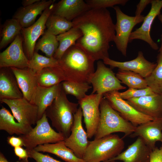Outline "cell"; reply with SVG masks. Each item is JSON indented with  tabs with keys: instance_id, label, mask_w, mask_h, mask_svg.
I'll use <instances>...</instances> for the list:
<instances>
[{
	"instance_id": "cell-1",
	"label": "cell",
	"mask_w": 162,
	"mask_h": 162,
	"mask_svg": "<svg viewBox=\"0 0 162 162\" xmlns=\"http://www.w3.org/2000/svg\"><path fill=\"white\" fill-rule=\"evenodd\" d=\"M82 35L76 44L94 61L109 58L110 44L116 34L115 24L106 8H92L72 21Z\"/></svg>"
},
{
	"instance_id": "cell-2",
	"label": "cell",
	"mask_w": 162,
	"mask_h": 162,
	"mask_svg": "<svg viewBox=\"0 0 162 162\" xmlns=\"http://www.w3.org/2000/svg\"><path fill=\"white\" fill-rule=\"evenodd\" d=\"M94 61L76 44L58 60V67L63 71L66 81L90 84V78L95 72Z\"/></svg>"
},
{
	"instance_id": "cell-3",
	"label": "cell",
	"mask_w": 162,
	"mask_h": 162,
	"mask_svg": "<svg viewBox=\"0 0 162 162\" xmlns=\"http://www.w3.org/2000/svg\"><path fill=\"white\" fill-rule=\"evenodd\" d=\"M79 105L78 103L70 101L62 89L60 94L45 112L52 126L66 138L70 134L74 121V115L78 110Z\"/></svg>"
},
{
	"instance_id": "cell-4",
	"label": "cell",
	"mask_w": 162,
	"mask_h": 162,
	"mask_svg": "<svg viewBox=\"0 0 162 162\" xmlns=\"http://www.w3.org/2000/svg\"><path fill=\"white\" fill-rule=\"evenodd\" d=\"M100 119L94 139H98L115 132L129 136L135 130L136 127L125 119L113 109L108 101L104 97L100 103Z\"/></svg>"
},
{
	"instance_id": "cell-5",
	"label": "cell",
	"mask_w": 162,
	"mask_h": 162,
	"mask_svg": "<svg viewBox=\"0 0 162 162\" xmlns=\"http://www.w3.org/2000/svg\"><path fill=\"white\" fill-rule=\"evenodd\" d=\"M123 138L110 134L89 141L83 159L85 162H107L120 154L124 148Z\"/></svg>"
},
{
	"instance_id": "cell-6",
	"label": "cell",
	"mask_w": 162,
	"mask_h": 162,
	"mask_svg": "<svg viewBox=\"0 0 162 162\" xmlns=\"http://www.w3.org/2000/svg\"><path fill=\"white\" fill-rule=\"evenodd\" d=\"M23 140L27 150L47 143H54L66 138L62 133L56 131L51 127L45 112L38 120L36 125L26 134L19 136Z\"/></svg>"
},
{
	"instance_id": "cell-7",
	"label": "cell",
	"mask_w": 162,
	"mask_h": 162,
	"mask_svg": "<svg viewBox=\"0 0 162 162\" xmlns=\"http://www.w3.org/2000/svg\"><path fill=\"white\" fill-rule=\"evenodd\" d=\"M113 8L116 18V22L115 24L116 34L113 41L118 50L126 56L132 31L136 24L143 22L145 16L142 15L129 16L123 12L118 6H114Z\"/></svg>"
},
{
	"instance_id": "cell-8",
	"label": "cell",
	"mask_w": 162,
	"mask_h": 162,
	"mask_svg": "<svg viewBox=\"0 0 162 162\" xmlns=\"http://www.w3.org/2000/svg\"><path fill=\"white\" fill-rule=\"evenodd\" d=\"M105 64L101 61L97 62L96 70L90 79V84L93 87L91 94H104L107 92L126 88L122 85L121 82L112 70Z\"/></svg>"
},
{
	"instance_id": "cell-9",
	"label": "cell",
	"mask_w": 162,
	"mask_h": 162,
	"mask_svg": "<svg viewBox=\"0 0 162 162\" xmlns=\"http://www.w3.org/2000/svg\"><path fill=\"white\" fill-rule=\"evenodd\" d=\"M103 94L97 93L86 95L78 100L81 108L88 138L94 136L100 118V105Z\"/></svg>"
},
{
	"instance_id": "cell-10",
	"label": "cell",
	"mask_w": 162,
	"mask_h": 162,
	"mask_svg": "<svg viewBox=\"0 0 162 162\" xmlns=\"http://www.w3.org/2000/svg\"><path fill=\"white\" fill-rule=\"evenodd\" d=\"M118 90L107 92L104 97L109 102L112 108L125 119L136 127L155 118L144 115L136 110L125 100L120 97Z\"/></svg>"
},
{
	"instance_id": "cell-11",
	"label": "cell",
	"mask_w": 162,
	"mask_h": 162,
	"mask_svg": "<svg viewBox=\"0 0 162 162\" xmlns=\"http://www.w3.org/2000/svg\"><path fill=\"white\" fill-rule=\"evenodd\" d=\"M1 102L6 104L10 109L17 122L30 128L38 120V108L23 97L19 99H4Z\"/></svg>"
},
{
	"instance_id": "cell-12",
	"label": "cell",
	"mask_w": 162,
	"mask_h": 162,
	"mask_svg": "<svg viewBox=\"0 0 162 162\" xmlns=\"http://www.w3.org/2000/svg\"><path fill=\"white\" fill-rule=\"evenodd\" d=\"M54 3L44 10L40 17L33 24L26 28H22L21 34L23 38V49L29 60L34 52L37 40L44 33L46 22L51 14Z\"/></svg>"
},
{
	"instance_id": "cell-13",
	"label": "cell",
	"mask_w": 162,
	"mask_h": 162,
	"mask_svg": "<svg viewBox=\"0 0 162 162\" xmlns=\"http://www.w3.org/2000/svg\"><path fill=\"white\" fill-rule=\"evenodd\" d=\"M83 114L80 106L74 115V124L69 136L64 140L66 145L75 155L83 159L89 141L86 132L82 125Z\"/></svg>"
},
{
	"instance_id": "cell-14",
	"label": "cell",
	"mask_w": 162,
	"mask_h": 162,
	"mask_svg": "<svg viewBox=\"0 0 162 162\" xmlns=\"http://www.w3.org/2000/svg\"><path fill=\"white\" fill-rule=\"evenodd\" d=\"M29 60L26 55L21 34L18 35L6 49L0 53V68L28 67Z\"/></svg>"
},
{
	"instance_id": "cell-15",
	"label": "cell",
	"mask_w": 162,
	"mask_h": 162,
	"mask_svg": "<svg viewBox=\"0 0 162 162\" xmlns=\"http://www.w3.org/2000/svg\"><path fill=\"white\" fill-rule=\"evenodd\" d=\"M151 4V7L149 12L145 17L141 26L131 32L129 42L135 39L142 40L147 43L152 49L157 50L159 49L158 46L152 38L150 32L154 19L160 14L162 0H152Z\"/></svg>"
},
{
	"instance_id": "cell-16",
	"label": "cell",
	"mask_w": 162,
	"mask_h": 162,
	"mask_svg": "<svg viewBox=\"0 0 162 162\" xmlns=\"http://www.w3.org/2000/svg\"><path fill=\"white\" fill-rule=\"evenodd\" d=\"M103 62L111 68L131 71L139 74L144 78L149 76L157 65V63L147 60L141 51L138 52L136 58L130 61L120 62L111 59L109 57L105 58Z\"/></svg>"
},
{
	"instance_id": "cell-17",
	"label": "cell",
	"mask_w": 162,
	"mask_h": 162,
	"mask_svg": "<svg viewBox=\"0 0 162 162\" xmlns=\"http://www.w3.org/2000/svg\"><path fill=\"white\" fill-rule=\"evenodd\" d=\"M127 102L139 112L157 118L162 117V94L152 95L128 99Z\"/></svg>"
},
{
	"instance_id": "cell-18",
	"label": "cell",
	"mask_w": 162,
	"mask_h": 162,
	"mask_svg": "<svg viewBox=\"0 0 162 162\" xmlns=\"http://www.w3.org/2000/svg\"><path fill=\"white\" fill-rule=\"evenodd\" d=\"M129 136L140 137L150 149L153 150L156 147L157 142L162 143V117L138 125Z\"/></svg>"
},
{
	"instance_id": "cell-19",
	"label": "cell",
	"mask_w": 162,
	"mask_h": 162,
	"mask_svg": "<svg viewBox=\"0 0 162 162\" xmlns=\"http://www.w3.org/2000/svg\"><path fill=\"white\" fill-rule=\"evenodd\" d=\"M62 89V83L49 87L38 85L30 102L38 108V120L42 118L47 108L59 96Z\"/></svg>"
},
{
	"instance_id": "cell-20",
	"label": "cell",
	"mask_w": 162,
	"mask_h": 162,
	"mask_svg": "<svg viewBox=\"0 0 162 162\" xmlns=\"http://www.w3.org/2000/svg\"><path fill=\"white\" fill-rule=\"evenodd\" d=\"M140 137L124 151L107 162L120 160L123 162H149L152 151Z\"/></svg>"
},
{
	"instance_id": "cell-21",
	"label": "cell",
	"mask_w": 162,
	"mask_h": 162,
	"mask_svg": "<svg viewBox=\"0 0 162 162\" xmlns=\"http://www.w3.org/2000/svg\"><path fill=\"white\" fill-rule=\"evenodd\" d=\"M91 9L85 1L61 0L54 4L51 14L72 22Z\"/></svg>"
},
{
	"instance_id": "cell-22",
	"label": "cell",
	"mask_w": 162,
	"mask_h": 162,
	"mask_svg": "<svg viewBox=\"0 0 162 162\" xmlns=\"http://www.w3.org/2000/svg\"><path fill=\"white\" fill-rule=\"evenodd\" d=\"M55 0H40L33 4L18 8L12 18L19 22L22 28H27L35 22L37 16L54 3Z\"/></svg>"
},
{
	"instance_id": "cell-23",
	"label": "cell",
	"mask_w": 162,
	"mask_h": 162,
	"mask_svg": "<svg viewBox=\"0 0 162 162\" xmlns=\"http://www.w3.org/2000/svg\"><path fill=\"white\" fill-rule=\"evenodd\" d=\"M10 68L16 79L23 98L30 102L38 86L36 73L28 67Z\"/></svg>"
},
{
	"instance_id": "cell-24",
	"label": "cell",
	"mask_w": 162,
	"mask_h": 162,
	"mask_svg": "<svg viewBox=\"0 0 162 162\" xmlns=\"http://www.w3.org/2000/svg\"><path fill=\"white\" fill-rule=\"evenodd\" d=\"M23 94L10 68L0 70V100L22 98Z\"/></svg>"
},
{
	"instance_id": "cell-25",
	"label": "cell",
	"mask_w": 162,
	"mask_h": 162,
	"mask_svg": "<svg viewBox=\"0 0 162 162\" xmlns=\"http://www.w3.org/2000/svg\"><path fill=\"white\" fill-rule=\"evenodd\" d=\"M34 149L39 152L53 154L67 162H85L83 159L79 158L75 155L66 145L64 140L54 143L39 145Z\"/></svg>"
},
{
	"instance_id": "cell-26",
	"label": "cell",
	"mask_w": 162,
	"mask_h": 162,
	"mask_svg": "<svg viewBox=\"0 0 162 162\" xmlns=\"http://www.w3.org/2000/svg\"><path fill=\"white\" fill-rule=\"evenodd\" d=\"M38 86L50 87L66 81L64 74L59 67H47L36 73Z\"/></svg>"
},
{
	"instance_id": "cell-27",
	"label": "cell",
	"mask_w": 162,
	"mask_h": 162,
	"mask_svg": "<svg viewBox=\"0 0 162 162\" xmlns=\"http://www.w3.org/2000/svg\"><path fill=\"white\" fill-rule=\"evenodd\" d=\"M10 112L4 106L0 110V130L6 131L9 134L24 135L32 128H27L16 121Z\"/></svg>"
},
{
	"instance_id": "cell-28",
	"label": "cell",
	"mask_w": 162,
	"mask_h": 162,
	"mask_svg": "<svg viewBox=\"0 0 162 162\" xmlns=\"http://www.w3.org/2000/svg\"><path fill=\"white\" fill-rule=\"evenodd\" d=\"M82 35L79 29L73 27L68 31L56 36L59 46L54 58L59 60L65 52L71 46L75 44L77 40Z\"/></svg>"
},
{
	"instance_id": "cell-29",
	"label": "cell",
	"mask_w": 162,
	"mask_h": 162,
	"mask_svg": "<svg viewBox=\"0 0 162 162\" xmlns=\"http://www.w3.org/2000/svg\"><path fill=\"white\" fill-rule=\"evenodd\" d=\"M22 27L16 19L7 20L2 26L0 30V49L12 43L16 36L21 34Z\"/></svg>"
},
{
	"instance_id": "cell-30",
	"label": "cell",
	"mask_w": 162,
	"mask_h": 162,
	"mask_svg": "<svg viewBox=\"0 0 162 162\" xmlns=\"http://www.w3.org/2000/svg\"><path fill=\"white\" fill-rule=\"evenodd\" d=\"M46 32L56 36L68 31L73 27L72 22L51 14L46 22Z\"/></svg>"
},
{
	"instance_id": "cell-31",
	"label": "cell",
	"mask_w": 162,
	"mask_h": 162,
	"mask_svg": "<svg viewBox=\"0 0 162 162\" xmlns=\"http://www.w3.org/2000/svg\"><path fill=\"white\" fill-rule=\"evenodd\" d=\"M116 76L121 83L126 85L129 88L141 89L148 86L145 78L131 71L119 69Z\"/></svg>"
},
{
	"instance_id": "cell-32",
	"label": "cell",
	"mask_w": 162,
	"mask_h": 162,
	"mask_svg": "<svg viewBox=\"0 0 162 162\" xmlns=\"http://www.w3.org/2000/svg\"><path fill=\"white\" fill-rule=\"evenodd\" d=\"M58 46L56 36L46 31L36 44L34 51L40 50L47 57L53 58Z\"/></svg>"
},
{
	"instance_id": "cell-33",
	"label": "cell",
	"mask_w": 162,
	"mask_h": 162,
	"mask_svg": "<svg viewBox=\"0 0 162 162\" xmlns=\"http://www.w3.org/2000/svg\"><path fill=\"white\" fill-rule=\"evenodd\" d=\"M157 65L151 74L145 78L148 86L156 93H162V53L157 56Z\"/></svg>"
},
{
	"instance_id": "cell-34",
	"label": "cell",
	"mask_w": 162,
	"mask_h": 162,
	"mask_svg": "<svg viewBox=\"0 0 162 162\" xmlns=\"http://www.w3.org/2000/svg\"><path fill=\"white\" fill-rule=\"evenodd\" d=\"M58 66V60L54 57L43 56L34 51L32 58L29 60L28 68L36 73L46 68Z\"/></svg>"
},
{
	"instance_id": "cell-35",
	"label": "cell",
	"mask_w": 162,
	"mask_h": 162,
	"mask_svg": "<svg viewBox=\"0 0 162 162\" xmlns=\"http://www.w3.org/2000/svg\"><path fill=\"white\" fill-rule=\"evenodd\" d=\"M62 89L65 93L73 95L78 100L84 98L92 87L88 83H81L65 81L62 82Z\"/></svg>"
},
{
	"instance_id": "cell-36",
	"label": "cell",
	"mask_w": 162,
	"mask_h": 162,
	"mask_svg": "<svg viewBox=\"0 0 162 162\" xmlns=\"http://www.w3.org/2000/svg\"><path fill=\"white\" fill-rule=\"evenodd\" d=\"M154 93H155L148 86L141 89L129 88L124 92H119V96L124 100L152 95Z\"/></svg>"
},
{
	"instance_id": "cell-37",
	"label": "cell",
	"mask_w": 162,
	"mask_h": 162,
	"mask_svg": "<svg viewBox=\"0 0 162 162\" xmlns=\"http://www.w3.org/2000/svg\"><path fill=\"white\" fill-rule=\"evenodd\" d=\"M128 0H86V2L92 8L114 7L116 5L124 6Z\"/></svg>"
},
{
	"instance_id": "cell-38",
	"label": "cell",
	"mask_w": 162,
	"mask_h": 162,
	"mask_svg": "<svg viewBox=\"0 0 162 162\" xmlns=\"http://www.w3.org/2000/svg\"><path fill=\"white\" fill-rule=\"evenodd\" d=\"M29 157L34 159L35 162H62L55 159L48 154H44L34 149L27 150Z\"/></svg>"
},
{
	"instance_id": "cell-39",
	"label": "cell",
	"mask_w": 162,
	"mask_h": 162,
	"mask_svg": "<svg viewBox=\"0 0 162 162\" xmlns=\"http://www.w3.org/2000/svg\"><path fill=\"white\" fill-rule=\"evenodd\" d=\"M149 162H162V146L156 147L150 153Z\"/></svg>"
},
{
	"instance_id": "cell-40",
	"label": "cell",
	"mask_w": 162,
	"mask_h": 162,
	"mask_svg": "<svg viewBox=\"0 0 162 162\" xmlns=\"http://www.w3.org/2000/svg\"><path fill=\"white\" fill-rule=\"evenodd\" d=\"M14 152L15 155L19 158L20 160H23L28 162L29 157L27 150L22 147H17L14 148Z\"/></svg>"
},
{
	"instance_id": "cell-41",
	"label": "cell",
	"mask_w": 162,
	"mask_h": 162,
	"mask_svg": "<svg viewBox=\"0 0 162 162\" xmlns=\"http://www.w3.org/2000/svg\"><path fill=\"white\" fill-rule=\"evenodd\" d=\"M7 142L9 145L14 148L17 147L24 146L23 140L19 136H9L7 138Z\"/></svg>"
},
{
	"instance_id": "cell-42",
	"label": "cell",
	"mask_w": 162,
	"mask_h": 162,
	"mask_svg": "<svg viewBox=\"0 0 162 162\" xmlns=\"http://www.w3.org/2000/svg\"><path fill=\"white\" fill-rule=\"evenodd\" d=\"M152 0H140L136 5L135 12L136 16L141 15V14L146 6L151 4Z\"/></svg>"
},
{
	"instance_id": "cell-43",
	"label": "cell",
	"mask_w": 162,
	"mask_h": 162,
	"mask_svg": "<svg viewBox=\"0 0 162 162\" xmlns=\"http://www.w3.org/2000/svg\"><path fill=\"white\" fill-rule=\"evenodd\" d=\"M40 0H23L22 2V6H27L32 5Z\"/></svg>"
},
{
	"instance_id": "cell-44",
	"label": "cell",
	"mask_w": 162,
	"mask_h": 162,
	"mask_svg": "<svg viewBox=\"0 0 162 162\" xmlns=\"http://www.w3.org/2000/svg\"><path fill=\"white\" fill-rule=\"evenodd\" d=\"M0 162H10L8 160L4 154L1 152H0ZM16 162H27L21 160L17 161Z\"/></svg>"
},
{
	"instance_id": "cell-45",
	"label": "cell",
	"mask_w": 162,
	"mask_h": 162,
	"mask_svg": "<svg viewBox=\"0 0 162 162\" xmlns=\"http://www.w3.org/2000/svg\"><path fill=\"white\" fill-rule=\"evenodd\" d=\"M158 19L162 24V14L160 13L158 15ZM158 52H159V53H162V34L161 35V44L160 47L159 49Z\"/></svg>"
},
{
	"instance_id": "cell-46",
	"label": "cell",
	"mask_w": 162,
	"mask_h": 162,
	"mask_svg": "<svg viewBox=\"0 0 162 162\" xmlns=\"http://www.w3.org/2000/svg\"><path fill=\"white\" fill-rule=\"evenodd\" d=\"M111 162H117L116 161H112Z\"/></svg>"
},
{
	"instance_id": "cell-47",
	"label": "cell",
	"mask_w": 162,
	"mask_h": 162,
	"mask_svg": "<svg viewBox=\"0 0 162 162\" xmlns=\"http://www.w3.org/2000/svg\"></svg>"
}]
</instances>
